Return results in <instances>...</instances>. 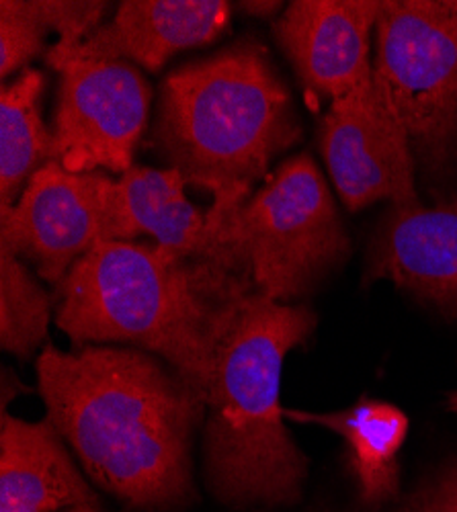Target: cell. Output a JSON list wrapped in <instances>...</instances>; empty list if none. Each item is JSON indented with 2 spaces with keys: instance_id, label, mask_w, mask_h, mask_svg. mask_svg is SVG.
I'll use <instances>...</instances> for the list:
<instances>
[{
  "instance_id": "cell-14",
  "label": "cell",
  "mask_w": 457,
  "mask_h": 512,
  "mask_svg": "<svg viewBox=\"0 0 457 512\" xmlns=\"http://www.w3.org/2000/svg\"><path fill=\"white\" fill-rule=\"evenodd\" d=\"M187 185L177 168L132 166L123 173L115 185V242H134L144 234L177 256L236 269L218 246L207 213L187 199Z\"/></svg>"
},
{
  "instance_id": "cell-10",
  "label": "cell",
  "mask_w": 457,
  "mask_h": 512,
  "mask_svg": "<svg viewBox=\"0 0 457 512\" xmlns=\"http://www.w3.org/2000/svg\"><path fill=\"white\" fill-rule=\"evenodd\" d=\"M378 0H296L273 25L308 93L330 103L373 84L371 31Z\"/></svg>"
},
{
  "instance_id": "cell-13",
  "label": "cell",
  "mask_w": 457,
  "mask_h": 512,
  "mask_svg": "<svg viewBox=\"0 0 457 512\" xmlns=\"http://www.w3.org/2000/svg\"><path fill=\"white\" fill-rule=\"evenodd\" d=\"M97 504L56 426L27 422L3 410L0 420V512H58Z\"/></svg>"
},
{
  "instance_id": "cell-18",
  "label": "cell",
  "mask_w": 457,
  "mask_h": 512,
  "mask_svg": "<svg viewBox=\"0 0 457 512\" xmlns=\"http://www.w3.org/2000/svg\"><path fill=\"white\" fill-rule=\"evenodd\" d=\"M48 29L31 11L29 0L0 3V76L23 72L35 56L44 52Z\"/></svg>"
},
{
  "instance_id": "cell-19",
  "label": "cell",
  "mask_w": 457,
  "mask_h": 512,
  "mask_svg": "<svg viewBox=\"0 0 457 512\" xmlns=\"http://www.w3.org/2000/svg\"><path fill=\"white\" fill-rule=\"evenodd\" d=\"M404 512H457V463L414 492Z\"/></svg>"
},
{
  "instance_id": "cell-9",
  "label": "cell",
  "mask_w": 457,
  "mask_h": 512,
  "mask_svg": "<svg viewBox=\"0 0 457 512\" xmlns=\"http://www.w3.org/2000/svg\"><path fill=\"white\" fill-rule=\"evenodd\" d=\"M320 146L330 179L351 211L378 201L396 207L421 203L408 136L376 80L330 103Z\"/></svg>"
},
{
  "instance_id": "cell-6",
  "label": "cell",
  "mask_w": 457,
  "mask_h": 512,
  "mask_svg": "<svg viewBox=\"0 0 457 512\" xmlns=\"http://www.w3.org/2000/svg\"><path fill=\"white\" fill-rule=\"evenodd\" d=\"M373 80L433 181L457 175V0H388L376 23Z\"/></svg>"
},
{
  "instance_id": "cell-16",
  "label": "cell",
  "mask_w": 457,
  "mask_h": 512,
  "mask_svg": "<svg viewBox=\"0 0 457 512\" xmlns=\"http://www.w3.org/2000/svg\"><path fill=\"white\" fill-rule=\"evenodd\" d=\"M44 74L25 68L0 91V211L11 209L37 170L54 162V134L41 119Z\"/></svg>"
},
{
  "instance_id": "cell-5",
  "label": "cell",
  "mask_w": 457,
  "mask_h": 512,
  "mask_svg": "<svg viewBox=\"0 0 457 512\" xmlns=\"http://www.w3.org/2000/svg\"><path fill=\"white\" fill-rule=\"evenodd\" d=\"M214 236L226 261L281 304L312 289L349 252L337 205L308 154L287 158Z\"/></svg>"
},
{
  "instance_id": "cell-8",
  "label": "cell",
  "mask_w": 457,
  "mask_h": 512,
  "mask_svg": "<svg viewBox=\"0 0 457 512\" xmlns=\"http://www.w3.org/2000/svg\"><path fill=\"white\" fill-rule=\"evenodd\" d=\"M115 185L105 173H72L48 162L19 201L0 211V246L60 285L97 244L115 242Z\"/></svg>"
},
{
  "instance_id": "cell-1",
  "label": "cell",
  "mask_w": 457,
  "mask_h": 512,
  "mask_svg": "<svg viewBox=\"0 0 457 512\" xmlns=\"http://www.w3.org/2000/svg\"><path fill=\"white\" fill-rule=\"evenodd\" d=\"M37 383L48 420L107 492L162 510L191 496V439L205 398L138 349L46 347Z\"/></svg>"
},
{
  "instance_id": "cell-21",
  "label": "cell",
  "mask_w": 457,
  "mask_h": 512,
  "mask_svg": "<svg viewBox=\"0 0 457 512\" xmlns=\"http://www.w3.org/2000/svg\"><path fill=\"white\" fill-rule=\"evenodd\" d=\"M68 512H101V510L97 508V504H82V506L68 508Z\"/></svg>"
},
{
  "instance_id": "cell-22",
  "label": "cell",
  "mask_w": 457,
  "mask_h": 512,
  "mask_svg": "<svg viewBox=\"0 0 457 512\" xmlns=\"http://www.w3.org/2000/svg\"><path fill=\"white\" fill-rule=\"evenodd\" d=\"M447 408H449L451 412H455V414H457V392L449 394V398H447Z\"/></svg>"
},
{
  "instance_id": "cell-12",
  "label": "cell",
  "mask_w": 457,
  "mask_h": 512,
  "mask_svg": "<svg viewBox=\"0 0 457 512\" xmlns=\"http://www.w3.org/2000/svg\"><path fill=\"white\" fill-rule=\"evenodd\" d=\"M369 277L457 316V195L433 207L392 205L371 244Z\"/></svg>"
},
{
  "instance_id": "cell-7",
  "label": "cell",
  "mask_w": 457,
  "mask_h": 512,
  "mask_svg": "<svg viewBox=\"0 0 457 512\" xmlns=\"http://www.w3.org/2000/svg\"><path fill=\"white\" fill-rule=\"evenodd\" d=\"M54 162L72 173L123 175L148 121L152 89L134 64L62 60Z\"/></svg>"
},
{
  "instance_id": "cell-4",
  "label": "cell",
  "mask_w": 457,
  "mask_h": 512,
  "mask_svg": "<svg viewBox=\"0 0 457 512\" xmlns=\"http://www.w3.org/2000/svg\"><path fill=\"white\" fill-rule=\"evenodd\" d=\"M316 316L306 306L246 295L216 349L205 408V474L230 504L292 502L308 459L283 426L279 402L287 353L310 338Z\"/></svg>"
},
{
  "instance_id": "cell-2",
  "label": "cell",
  "mask_w": 457,
  "mask_h": 512,
  "mask_svg": "<svg viewBox=\"0 0 457 512\" xmlns=\"http://www.w3.org/2000/svg\"><path fill=\"white\" fill-rule=\"evenodd\" d=\"M253 279L158 244L101 242L58 285L56 324L76 347L130 343L207 398L222 330Z\"/></svg>"
},
{
  "instance_id": "cell-3",
  "label": "cell",
  "mask_w": 457,
  "mask_h": 512,
  "mask_svg": "<svg viewBox=\"0 0 457 512\" xmlns=\"http://www.w3.org/2000/svg\"><path fill=\"white\" fill-rule=\"evenodd\" d=\"M298 136L292 95L255 41L185 64L162 82L154 138L171 168L212 195V232Z\"/></svg>"
},
{
  "instance_id": "cell-20",
  "label": "cell",
  "mask_w": 457,
  "mask_h": 512,
  "mask_svg": "<svg viewBox=\"0 0 457 512\" xmlns=\"http://www.w3.org/2000/svg\"><path fill=\"white\" fill-rule=\"evenodd\" d=\"M242 11L257 15V17H267L273 15L279 9V3H240Z\"/></svg>"
},
{
  "instance_id": "cell-11",
  "label": "cell",
  "mask_w": 457,
  "mask_h": 512,
  "mask_svg": "<svg viewBox=\"0 0 457 512\" xmlns=\"http://www.w3.org/2000/svg\"><path fill=\"white\" fill-rule=\"evenodd\" d=\"M230 11L222 0H126L74 50L50 48L46 62L50 68L62 60L128 62L158 72L177 52L214 41Z\"/></svg>"
},
{
  "instance_id": "cell-15",
  "label": "cell",
  "mask_w": 457,
  "mask_h": 512,
  "mask_svg": "<svg viewBox=\"0 0 457 512\" xmlns=\"http://www.w3.org/2000/svg\"><path fill=\"white\" fill-rule=\"evenodd\" d=\"M283 416L318 424L337 433L349 453V463L361 498L380 504L398 492V453L408 435V416L390 402L363 398L339 412H304L283 408Z\"/></svg>"
},
{
  "instance_id": "cell-17",
  "label": "cell",
  "mask_w": 457,
  "mask_h": 512,
  "mask_svg": "<svg viewBox=\"0 0 457 512\" xmlns=\"http://www.w3.org/2000/svg\"><path fill=\"white\" fill-rule=\"evenodd\" d=\"M50 297L25 261L0 246V345L17 357H29L48 336Z\"/></svg>"
}]
</instances>
